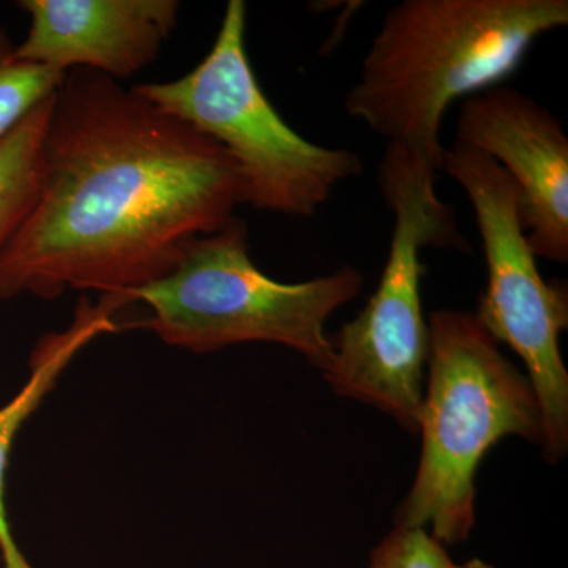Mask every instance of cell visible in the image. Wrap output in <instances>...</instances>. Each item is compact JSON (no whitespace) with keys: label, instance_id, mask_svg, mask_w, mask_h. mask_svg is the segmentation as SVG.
<instances>
[{"label":"cell","instance_id":"11","mask_svg":"<svg viewBox=\"0 0 568 568\" xmlns=\"http://www.w3.org/2000/svg\"><path fill=\"white\" fill-rule=\"evenodd\" d=\"M52 99L54 95L0 138V253L39 201Z\"/></svg>","mask_w":568,"mask_h":568},{"label":"cell","instance_id":"12","mask_svg":"<svg viewBox=\"0 0 568 568\" xmlns=\"http://www.w3.org/2000/svg\"><path fill=\"white\" fill-rule=\"evenodd\" d=\"M65 74L50 67L22 61L9 33L0 31V138L54 95Z\"/></svg>","mask_w":568,"mask_h":568},{"label":"cell","instance_id":"5","mask_svg":"<svg viewBox=\"0 0 568 568\" xmlns=\"http://www.w3.org/2000/svg\"><path fill=\"white\" fill-rule=\"evenodd\" d=\"M436 171L387 145L379 185L394 213L383 275L365 308L331 336L324 379L336 394L368 403L418 433L429 331L422 308L425 248L469 252L450 205L436 193Z\"/></svg>","mask_w":568,"mask_h":568},{"label":"cell","instance_id":"13","mask_svg":"<svg viewBox=\"0 0 568 568\" xmlns=\"http://www.w3.org/2000/svg\"><path fill=\"white\" fill-rule=\"evenodd\" d=\"M446 547L426 529L396 525L372 552L368 568H447Z\"/></svg>","mask_w":568,"mask_h":568},{"label":"cell","instance_id":"6","mask_svg":"<svg viewBox=\"0 0 568 568\" xmlns=\"http://www.w3.org/2000/svg\"><path fill=\"white\" fill-rule=\"evenodd\" d=\"M233 156L242 204L310 219L343 182L364 173L361 156L295 132L267 99L246 51V3L230 0L211 51L174 81L133 88Z\"/></svg>","mask_w":568,"mask_h":568},{"label":"cell","instance_id":"14","mask_svg":"<svg viewBox=\"0 0 568 568\" xmlns=\"http://www.w3.org/2000/svg\"><path fill=\"white\" fill-rule=\"evenodd\" d=\"M447 568H495V567L489 566V564L484 562V560H480V559H470V560H467V562H465V564L450 562V564H448Z\"/></svg>","mask_w":568,"mask_h":568},{"label":"cell","instance_id":"4","mask_svg":"<svg viewBox=\"0 0 568 568\" xmlns=\"http://www.w3.org/2000/svg\"><path fill=\"white\" fill-rule=\"evenodd\" d=\"M362 286L364 275L351 265L308 282H276L254 265L246 223L234 216L222 230L193 239L171 274L123 297L151 310L140 325L166 345L207 354L275 343L324 372L334 357L325 324Z\"/></svg>","mask_w":568,"mask_h":568},{"label":"cell","instance_id":"8","mask_svg":"<svg viewBox=\"0 0 568 568\" xmlns=\"http://www.w3.org/2000/svg\"><path fill=\"white\" fill-rule=\"evenodd\" d=\"M457 142L495 160L521 193L537 260L568 261V138L559 119L511 88L487 89L459 106Z\"/></svg>","mask_w":568,"mask_h":568},{"label":"cell","instance_id":"10","mask_svg":"<svg viewBox=\"0 0 568 568\" xmlns=\"http://www.w3.org/2000/svg\"><path fill=\"white\" fill-rule=\"evenodd\" d=\"M125 304L118 295H103L97 304L82 298L67 331L43 336L29 358V377L7 405L0 407V555L3 568H33L11 532L7 511V469L14 440L22 426L54 390L63 369L93 338L118 332L115 313Z\"/></svg>","mask_w":568,"mask_h":568},{"label":"cell","instance_id":"3","mask_svg":"<svg viewBox=\"0 0 568 568\" xmlns=\"http://www.w3.org/2000/svg\"><path fill=\"white\" fill-rule=\"evenodd\" d=\"M428 331L420 462L396 525L432 526L446 547L473 532L477 470L488 452L508 436L544 446L545 426L528 376L474 313L437 310Z\"/></svg>","mask_w":568,"mask_h":568},{"label":"cell","instance_id":"1","mask_svg":"<svg viewBox=\"0 0 568 568\" xmlns=\"http://www.w3.org/2000/svg\"><path fill=\"white\" fill-rule=\"evenodd\" d=\"M239 205L241 173L219 142L134 89L71 70L52 99L39 201L0 253V301L141 290Z\"/></svg>","mask_w":568,"mask_h":568},{"label":"cell","instance_id":"2","mask_svg":"<svg viewBox=\"0 0 568 568\" xmlns=\"http://www.w3.org/2000/svg\"><path fill=\"white\" fill-rule=\"evenodd\" d=\"M567 24V0H403L384 14L346 114L437 173L448 108L497 88Z\"/></svg>","mask_w":568,"mask_h":568},{"label":"cell","instance_id":"7","mask_svg":"<svg viewBox=\"0 0 568 568\" xmlns=\"http://www.w3.org/2000/svg\"><path fill=\"white\" fill-rule=\"evenodd\" d=\"M440 171L465 190L487 263L478 323L526 365L544 417V454L559 463L568 450V372L559 336L568 327L567 286L538 271L521 216L517 183L485 153L455 141Z\"/></svg>","mask_w":568,"mask_h":568},{"label":"cell","instance_id":"15","mask_svg":"<svg viewBox=\"0 0 568 568\" xmlns=\"http://www.w3.org/2000/svg\"><path fill=\"white\" fill-rule=\"evenodd\" d=\"M0 568H3V567H0Z\"/></svg>","mask_w":568,"mask_h":568},{"label":"cell","instance_id":"9","mask_svg":"<svg viewBox=\"0 0 568 568\" xmlns=\"http://www.w3.org/2000/svg\"><path fill=\"white\" fill-rule=\"evenodd\" d=\"M31 18L18 58L114 81L151 65L178 28V0H21Z\"/></svg>","mask_w":568,"mask_h":568}]
</instances>
